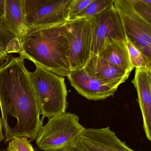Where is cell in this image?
<instances>
[{"label": "cell", "mask_w": 151, "mask_h": 151, "mask_svg": "<svg viewBox=\"0 0 151 151\" xmlns=\"http://www.w3.org/2000/svg\"><path fill=\"white\" fill-rule=\"evenodd\" d=\"M0 65V108L5 142L15 137L35 140L43 126L29 71L24 59L8 54Z\"/></svg>", "instance_id": "1"}, {"label": "cell", "mask_w": 151, "mask_h": 151, "mask_svg": "<svg viewBox=\"0 0 151 151\" xmlns=\"http://www.w3.org/2000/svg\"><path fill=\"white\" fill-rule=\"evenodd\" d=\"M65 24L28 29L20 41V57L30 60L36 67L63 77L67 76L71 68L67 57L69 44Z\"/></svg>", "instance_id": "2"}, {"label": "cell", "mask_w": 151, "mask_h": 151, "mask_svg": "<svg viewBox=\"0 0 151 151\" xmlns=\"http://www.w3.org/2000/svg\"><path fill=\"white\" fill-rule=\"evenodd\" d=\"M29 76L42 119L66 112L68 93L64 77L40 67Z\"/></svg>", "instance_id": "3"}, {"label": "cell", "mask_w": 151, "mask_h": 151, "mask_svg": "<svg viewBox=\"0 0 151 151\" xmlns=\"http://www.w3.org/2000/svg\"><path fill=\"white\" fill-rule=\"evenodd\" d=\"M76 114L65 112L48 119L35 137L36 146L43 151L75 147L85 128Z\"/></svg>", "instance_id": "4"}, {"label": "cell", "mask_w": 151, "mask_h": 151, "mask_svg": "<svg viewBox=\"0 0 151 151\" xmlns=\"http://www.w3.org/2000/svg\"><path fill=\"white\" fill-rule=\"evenodd\" d=\"M95 17L75 18L65 24L69 47L67 57L71 70L84 68L91 56Z\"/></svg>", "instance_id": "5"}, {"label": "cell", "mask_w": 151, "mask_h": 151, "mask_svg": "<svg viewBox=\"0 0 151 151\" xmlns=\"http://www.w3.org/2000/svg\"><path fill=\"white\" fill-rule=\"evenodd\" d=\"M113 4L126 38L151 61V23L143 18L128 0H114Z\"/></svg>", "instance_id": "6"}, {"label": "cell", "mask_w": 151, "mask_h": 151, "mask_svg": "<svg viewBox=\"0 0 151 151\" xmlns=\"http://www.w3.org/2000/svg\"><path fill=\"white\" fill-rule=\"evenodd\" d=\"M94 17L91 56L99 54L107 39L126 42L123 27L114 4Z\"/></svg>", "instance_id": "7"}, {"label": "cell", "mask_w": 151, "mask_h": 151, "mask_svg": "<svg viewBox=\"0 0 151 151\" xmlns=\"http://www.w3.org/2000/svg\"><path fill=\"white\" fill-rule=\"evenodd\" d=\"M72 0H54L25 15L29 29L60 25L67 21L68 9Z\"/></svg>", "instance_id": "8"}, {"label": "cell", "mask_w": 151, "mask_h": 151, "mask_svg": "<svg viewBox=\"0 0 151 151\" xmlns=\"http://www.w3.org/2000/svg\"><path fill=\"white\" fill-rule=\"evenodd\" d=\"M67 77L71 86L89 100H103L113 96L117 91L89 75L83 68L71 70Z\"/></svg>", "instance_id": "9"}, {"label": "cell", "mask_w": 151, "mask_h": 151, "mask_svg": "<svg viewBox=\"0 0 151 151\" xmlns=\"http://www.w3.org/2000/svg\"><path fill=\"white\" fill-rule=\"evenodd\" d=\"M83 69L89 75L116 91L128 79L130 74L98 55L90 56Z\"/></svg>", "instance_id": "10"}, {"label": "cell", "mask_w": 151, "mask_h": 151, "mask_svg": "<svg viewBox=\"0 0 151 151\" xmlns=\"http://www.w3.org/2000/svg\"><path fill=\"white\" fill-rule=\"evenodd\" d=\"M137 91V101L143 118V127L147 139L151 141V69L136 68L132 81Z\"/></svg>", "instance_id": "11"}, {"label": "cell", "mask_w": 151, "mask_h": 151, "mask_svg": "<svg viewBox=\"0 0 151 151\" xmlns=\"http://www.w3.org/2000/svg\"><path fill=\"white\" fill-rule=\"evenodd\" d=\"M98 55L110 63L131 73L133 69L126 42L114 39H107Z\"/></svg>", "instance_id": "12"}, {"label": "cell", "mask_w": 151, "mask_h": 151, "mask_svg": "<svg viewBox=\"0 0 151 151\" xmlns=\"http://www.w3.org/2000/svg\"><path fill=\"white\" fill-rule=\"evenodd\" d=\"M110 127L85 128L75 147L79 151H113L109 138Z\"/></svg>", "instance_id": "13"}, {"label": "cell", "mask_w": 151, "mask_h": 151, "mask_svg": "<svg viewBox=\"0 0 151 151\" xmlns=\"http://www.w3.org/2000/svg\"><path fill=\"white\" fill-rule=\"evenodd\" d=\"M4 19L20 42L29 29L26 23L21 0H5Z\"/></svg>", "instance_id": "14"}, {"label": "cell", "mask_w": 151, "mask_h": 151, "mask_svg": "<svg viewBox=\"0 0 151 151\" xmlns=\"http://www.w3.org/2000/svg\"><path fill=\"white\" fill-rule=\"evenodd\" d=\"M20 42L13 31L9 28L4 19L0 18V50L6 55L19 53Z\"/></svg>", "instance_id": "15"}, {"label": "cell", "mask_w": 151, "mask_h": 151, "mask_svg": "<svg viewBox=\"0 0 151 151\" xmlns=\"http://www.w3.org/2000/svg\"><path fill=\"white\" fill-rule=\"evenodd\" d=\"M126 44L133 68L151 69V61L147 59L127 38H126Z\"/></svg>", "instance_id": "16"}, {"label": "cell", "mask_w": 151, "mask_h": 151, "mask_svg": "<svg viewBox=\"0 0 151 151\" xmlns=\"http://www.w3.org/2000/svg\"><path fill=\"white\" fill-rule=\"evenodd\" d=\"M114 0H95L75 18L93 17L113 6Z\"/></svg>", "instance_id": "17"}, {"label": "cell", "mask_w": 151, "mask_h": 151, "mask_svg": "<svg viewBox=\"0 0 151 151\" xmlns=\"http://www.w3.org/2000/svg\"><path fill=\"white\" fill-rule=\"evenodd\" d=\"M95 0H72L67 12V21L75 18Z\"/></svg>", "instance_id": "18"}, {"label": "cell", "mask_w": 151, "mask_h": 151, "mask_svg": "<svg viewBox=\"0 0 151 151\" xmlns=\"http://www.w3.org/2000/svg\"><path fill=\"white\" fill-rule=\"evenodd\" d=\"M8 151H34L30 142L26 137H15L11 139Z\"/></svg>", "instance_id": "19"}, {"label": "cell", "mask_w": 151, "mask_h": 151, "mask_svg": "<svg viewBox=\"0 0 151 151\" xmlns=\"http://www.w3.org/2000/svg\"><path fill=\"white\" fill-rule=\"evenodd\" d=\"M130 2L137 12L145 20L151 24V4L143 2Z\"/></svg>", "instance_id": "20"}, {"label": "cell", "mask_w": 151, "mask_h": 151, "mask_svg": "<svg viewBox=\"0 0 151 151\" xmlns=\"http://www.w3.org/2000/svg\"><path fill=\"white\" fill-rule=\"evenodd\" d=\"M54 0H21L25 15Z\"/></svg>", "instance_id": "21"}, {"label": "cell", "mask_w": 151, "mask_h": 151, "mask_svg": "<svg viewBox=\"0 0 151 151\" xmlns=\"http://www.w3.org/2000/svg\"><path fill=\"white\" fill-rule=\"evenodd\" d=\"M109 138L113 151H134L129 148L124 142L120 140L113 131L110 129Z\"/></svg>", "instance_id": "22"}, {"label": "cell", "mask_w": 151, "mask_h": 151, "mask_svg": "<svg viewBox=\"0 0 151 151\" xmlns=\"http://www.w3.org/2000/svg\"><path fill=\"white\" fill-rule=\"evenodd\" d=\"M5 0H0V18L4 19L5 10Z\"/></svg>", "instance_id": "23"}, {"label": "cell", "mask_w": 151, "mask_h": 151, "mask_svg": "<svg viewBox=\"0 0 151 151\" xmlns=\"http://www.w3.org/2000/svg\"><path fill=\"white\" fill-rule=\"evenodd\" d=\"M49 151H79V150L75 147H71L65 148L64 149H61V150Z\"/></svg>", "instance_id": "24"}, {"label": "cell", "mask_w": 151, "mask_h": 151, "mask_svg": "<svg viewBox=\"0 0 151 151\" xmlns=\"http://www.w3.org/2000/svg\"><path fill=\"white\" fill-rule=\"evenodd\" d=\"M2 129V123L1 119L0 117V142L4 139V137L3 134Z\"/></svg>", "instance_id": "25"}, {"label": "cell", "mask_w": 151, "mask_h": 151, "mask_svg": "<svg viewBox=\"0 0 151 151\" xmlns=\"http://www.w3.org/2000/svg\"><path fill=\"white\" fill-rule=\"evenodd\" d=\"M131 2H143L151 4V0H128Z\"/></svg>", "instance_id": "26"}, {"label": "cell", "mask_w": 151, "mask_h": 151, "mask_svg": "<svg viewBox=\"0 0 151 151\" xmlns=\"http://www.w3.org/2000/svg\"><path fill=\"white\" fill-rule=\"evenodd\" d=\"M7 56L0 52V63L3 60H5L7 58Z\"/></svg>", "instance_id": "27"}, {"label": "cell", "mask_w": 151, "mask_h": 151, "mask_svg": "<svg viewBox=\"0 0 151 151\" xmlns=\"http://www.w3.org/2000/svg\"><path fill=\"white\" fill-rule=\"evenodd\" d=\"M0 52H1V53H3V54H4V53H3L2 52V51H1V50H0ZM4 55H5V54H4ZM7 56H8V55H7Z\"/></svg>", "instance_id": "28"}, {"label": "cell", "mask_w": 151, "mask_h": 151, "mask_svg": "<svg viewBox=\"0 0 151 151\" xmlns=\"http://www.w3.org/2000/svg\"><path fill=\"white\" fill-rule=\"evenodd\" d=\"M0 151H5V150H0Z\"/></svg>", "instance_id": "29"}]
</instances>
